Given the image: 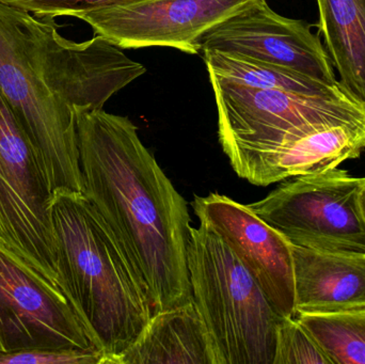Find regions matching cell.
<instances>
[{
	"instance_id": "obj_1",
	"label": "cell",
	"mask_w": 365,
	"mask_h": 364,
	"mask_svg": "<svg viewBox=\"0 0 365 364\" xmlns=\"http://www.w3.org/2000/svg\"><path fill=\"white\" fill-rule=\"evenodd\" d=\"M75 113L83 194L128 254L153 314L190 303L186 200L128 117L83 107Z\"/></svg>"
},
{
	"instance_id": "obj_2",
	"label": "cell",
	"mask_w": 365,
	"mask_h": 364,
	"mask_svg": "<svg viewBox=\"0 0 365 364\" xmlns=\"http://www.w3.org/2000/svg\"><path fill=\"white\" fill-rule=\"evenodd\" d=\"M58 286L96 350L115 364L153 316L147 290L83 192L55 190Z\"/></svg>"
},
{
	"instance_id": "obj_3",
	"label": "cell",
	"mask_w": 365,
	"mask_h": 364,
	"mask_svg": "<svg viewBox=\"0 0 365 364\" xmlns=\"http://www.w3.org/2000/svg\"><path fill=\"white\" fill-rule=\"evenodd\" d=\"M44 19L0 0V89L38 151L53 192H85L75 109L56 92Z\"/></svg>"
},
{
	"instance_id": "obj_4",
	"label": "cell",
	"mask_w": 365,
	"mask_h": 364,
	"mask_svg": "<svg viewBox=\"0 0 365 364\" xmlns=\"http://www.w3.org/2000/svg\"><path fill=\"white\" fill-rule=\"evenodd\" d=\"M192 301L219 364H274L282 316L216 233L190 229L187 250Z\"/></svg>"
},
{
	"instance_id": "obj_5",
	"label": "cell",
	"mask_w": 365,
	"mask_h": 364,
	"mask_svg": "<svg viewBox=\"0 0 365 364\" xmlns=\"http://www.w3.org/2000/svg\"><path fill=\"white\" fill-rule=\"evenodd\" d=\"M219 141L234 171L257 154L328 126L365 123L353 94L309 95L238 85L208 72Z\"/></svg>"
},
{
	"instance_id": "obj_6",
	"label": "cell",
	"mask_w": 365,
	"mask_h": 364,
	"mask_svg": "<svg viewBox=\"0 0 365 364\" xmlns=\"http://www.w3.org/2000/svg\"><path fill=\"white\" fill-rule=\"evenodd\" d=\"M365 177L340 169L296 177L249 207L292 246L365 254Z\"/></svg>"
},
{
	"instance_id": "obj_7",
	"label": "cell",
	"mask_w": 365,
	"mask_h": 364,
	"mask_svg": "<svg viewBox=\"0 0 365 364\" xmlns=\"http://www.w3.org/2000/svg\"><path fill=\"white\" fill-rule=\"evenodd\" d=\"M53 196L44 164L0 89V239L59 288Z\"/></svg>"
},
{
	"instance_id": "obj_8",
	"label": "cell",
	"mask_w": 365,
	"mask_h": 364,
	"mask_svg": "<svg viewBox=\"0 0 365 364\" xmlns=\"http://www.w3.org/2000/svg\"><path fill=\"white\" fill-rule=\"evenodd\" d=\"M36 348L96 350L62 291L0 239V352Z\"/></svg>"
},
{
	"instance_id": "obj_9",
	"label": "cell",
	"mask_w": 365,
	"mask_h": 364,
	"mask_svg": "<svg viewBox=\"0 0 365 364\" xmlns=\"http://www.w3.org/2000/svg\"><path fill=\"white\" fill-rule=\"evenodd\" d=\"M255 0H145L77 14L94 33L122 49L171 47L201 53L208 31Z\"/></svg>"
},
{
	"instance_id": "obj_10",
	"label": "cell",
	"mask_w": 365,
	"mask_h": 364,
	"mask_svg": "<svg viewBox=\"0 0 365 364\" xmlns=\"http://www.w3.org/2000/svg\"><path fill=\"white\" fill-rule=\"evenodd\" d=\"M195 216L234 252L265 293L279 316L295 318L292 245L249 205L212 192L195 196Z\"/></svg>"
},
{
	"instance_id": "obj_11",
	"label": "cell",
	"mask_w": 365,
	"mask_h": 364,
	"mask_svg": "<svg viewBox=\"0 0 365 364\" xmlns=\"http://www.w3.org/2000/svg\"><path fill=\"white\" fill-rule=\"evenodd\" d=\"M205 51L235 53L340 83L319 36L304 21L274 12L266 0H255L208 31L201 41V53Z\"/></svg>"
},
{
	"instance_id": "obj_12",
	"label": "cell",
	"mask_w": 365,
	"mask_h": 364,
	"mask_svg": "<svg viewBox=\"0 0 365 364\" xmlns=\"http://www.w3.org/2000/svg\"><path fill=\"white\" fill-rule=\"evenodd\" d=\"M364 149L365 123L328 126L257 154L235 172L253 185L267 186L336 168Z\"/></svg>"
},
{
	"instance_id": "obj_13",
	"label": "cell",
	"mask_w": 365,
	"mask_h": 364,
	"mask_svg": "<svg viewBox=\"0 0 365 364\" xmlns=\"http://www.w3.org/2000/svg\"><path fill=\"white\" fill-rule=\"evenodd\" d=\"M297 313H334L365 307V254L292 246Z\"/></svg>"
},
{
	"instance_id": "obj_14",
	"label": "cell",
	"mask_w": 365,
	"mask_h": 364,
	"mask_svg": "<svg viewBox=\"0 0 365 364\" xmlns=\"http://www.w3.org/2000/svg\"><path fill=\"white\" fill-rule=\"evenodd\" d=\"M219 364L193 301L156 312L138 339L115 364Z\"/></svg>"
},
{
	"instance_id": "obj_15",
	"label": "cell",
	"mask_w": 365,
	"mask_h": 364,
	"mask_svg": "<svg viewBox=\"0 0 365 364\" xmlns=\"http://www.w3.org/2000/svg\"><path fill=\"white\" fill-rule=\"evenodd\" d=\"M324 36L340 83L365 104V0H317Z\"/></svg>"
},
{
	"instance_id": "obj_16",
	"label": "cell",
	"mask_w": 365,
	"mask_h": 364,
	"mask_svg": "<svg viewBox=\"0 0 365 364\" xmlns=\"http://www.w3.org/2000/svg\"><path fill=\"white\" fill-rule=\"evenodd\" d=\"M207 72L238 85L309 95L351 94L342 83H329L287 66L217 51H202Z\"/></svg>"
},
{
	"instance_id": "obj_17",
	"label": "cell",
	"mask_w": 365,
	"mask_h": 364,
	"mask_svg": "<svg viewBox=\"0 0 365 364\" xmlns=\"http://www.w3.org/2000/svg\"><path fill=\"white\" fill-rule=\"evenodd\" d=\"M295 318L332 364H365V307L334 313H297Z\"/></svg>"
},
{
	"instance_id": "obj_18",
	"label": "cell",
	"mask_w": 365,
	"mask_h": 364,
	"mask_svg": "<svg viewBox=\"0 0 365 364\" xmlns=\"http://www.w3.org/2000/svg\"><path fill=\"white\" fill-rule=\"evenodd\" d=\"M274 364L332 363L308 331L295 318H289L279 324Z\"/></svg>"
},
{
	"instance_id": "obj_19",
	"label": "cell",
	"mask_w": 365,
	"mask_h": 364,
	"mask_svg": "<svg viewBox=\"0 0 365 364\" xmlns=\"http://www.w3.org/2000/svg\"><path fill=\"white\" fill-rule=\"evenodd\" d=\"M4 4L16 6L41 19L58 16H76L83 12L128 6L145 0H1Z\"/></svg>"
},
{
	"instance_id": "obj_20",
	"label": "cell",
	"mask_w": 365,
	"mask_h": 364,
	"mask_svg": "<svg viewBox=\"0 0 365 364\" xmlns=\"http://www.w3.org/2000/svg\"><path fill=\"white\" fill-rule=\"evenodd\" d=\"M106 355L100 350L36 348L0 352V364H106Z\"/></svg>"
},
{
	"instance_id": "obj_21",
	"label": "cell",
	"mask_w": 365,
	"mask_h": 364,
	"mask_svg": "<svg viewBox=\"0 0 365 364\" xmlns=\"http://www.w3.org/2000/svg\"><path fill=\"white\" fill-rule=\"evenodd\" d=\"M360 199H361V207L362 209H364V213L365 216V183L364 188H362L361 197H360Z\"/></svg>"
}]
</instances>
